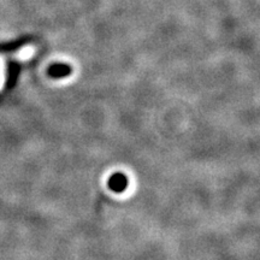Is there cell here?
<instances>
[{
    "mask_svg": "<svg viewBox=\"0 0 260 260\" xmlns=\"http://www.w3.org/2000/svg\"><path fill=\"white\" fill-rule=\"evenodd\" d=\"M69 73H70V68L68 65H64V64L53 65L50 70V74L55 77H61L64 75H68Z\"/></svg>",
    "mask_w": 260,
    "mask_h": 260,
    "instance_id": "1",
    "label": "cell"
},
{
    "mask_svg": "<svg viewBox=\"0 0 260 260\" xmlns=\"http://www.w3.org/2000/svg\"><path fill=\"white\" fill-rule=\"evenodd\" d=\"M33 52H34V51H33L32 47H24L20 52V58L28 59V58H30V57H32Z\"/></svg>",
    "mask_w": 260,
    "mask_h": 260,
    "instance_id": "2",
    "label": "cell"
}]
</instances>
